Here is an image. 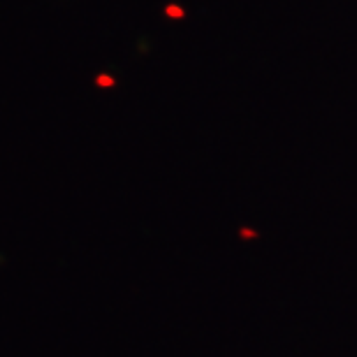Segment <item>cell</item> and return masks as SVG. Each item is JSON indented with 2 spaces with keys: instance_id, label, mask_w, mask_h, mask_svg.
I'll return each instance as SVG.
<instances>
[]
</instances>
